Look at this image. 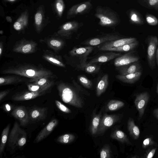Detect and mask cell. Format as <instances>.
Segmentation results:
<instances>
[{
    "instance_id": "obj_1",
    "label": "cell",
    "mask_w": 158,
    "mask_h": 158,
    "mask_svg": "<svg viewBox=\"0 0 158 158\" xmlns=\"http://www.w3.org/2000/svg\"><path fill=\"white\" fill-rule=\"evenodd\" d=\"M95 16L99 19V24L104 27H111L118 24V15L109 8L98 6L96 10Z\"/></svg>"
},
{
    "instance_id": "obj_2",
    "label": "cell",
    "mask_w": 158,
    "mask_h": 158,
    "mask_svg": "<svg viewBox=\"0 0 158 158\" xmlns=\"http://www.w3.org/2000/svg\"><path fill=\"white\" fill-rule=\"evenodd\" d=\"M27 135L25 131L22 129L18 123L15 122L10 132L8 143L12 148L22 147L26 143Z\"/></svg>"
},
{
    "instance_id": "obj_3",
    "label": "cell",
    "mask_w": 158,
    "mask_h": 158,
    "mask_svg": "<svg viewBox=\"0 0 158 158\" xmlns=\"http://www.w3.org/2000/svg\"><path fill=\"white\" fill-rule=\"evenodd\" d=\"M59 89L60 96L64 102L78 108L82 107V100L73 89L63 85L60 87Z\"/></svg>"
},
{
    "instance_id": "obj_4",
    "label": "cell",
    "mask_w": 158,
    "mask_h": 158,
    "mask_svg": "<svg viewBox=\"0 0 158 158\" xmlns=\"http://www.w3.org/2000/svg\"><path fill=\"white\" fill-rule=\"evenodd\" d=\"M147 59L150 68L153 69L155 66V55L158 44V39L156 36H151L148 40Z\"/></svg>"
},
{
    "instance_id": "obj_5",
    "label": "cell",
    "mask_w": 158,
    "mask_h": 158,
    "mask_svg": "<svg viewBox=\"0 0 158 158\" xmlns=\"http://www.w3.org/2000/svg\"><path fill=\"white\" fill-rule=\"evenodd\" d=\"M149 99V94L147 92H142L136 95L134 103L139 112L138 119H140L143 115Z\"/></svg>"
},
{
    "instance_id": "obj_6",
    "label": "cell",
    "mask_w": 158,
    "mask_h": 158,
    "mask_svg": "<svg viewBox=\"0 0 158 158\" xmlns=\"http://www.w3.org/2000/svg\"><path fill=\"white\" fill-rule=\"evenodd\" d=\"M119 119L118 116L115 115L104 114L98 126L97 134L103 133L108 128L110 127Z\"/></svg>"
},
{
    "instance_id": "obj_7",
    "label": "cell",
    "mask_w": 158,
    "mask_h": 158,
    "mask_svg": "<svg viewBox=\"0 0 158 158\" xmlns=\"http://www.w3.org/2000/svg\"><path fill=\"white\" fill-rule=\"evenodd\" d=\"M11 114L19 121L22 126H25L29 122V118L28 113L24 106L16 107L12 110Z\"/></svg>"
},
{
    "instance_id": "obj_8",
    "label": "cell",
    "mask_w": 158,
    "mask_h": 158,
    "mask_svg": "<svg viewBox=\"0 0 158 158\" xmlns=\"http://www.w3.org/2000/svg\"><path fill=\"white\" fill-rule=\"evenodd\" d=\"M92 6L89 1H86L74 5L72 7L68 12V18L75 17L79 14H83L90 10Z\"/></svg>"
},
{
    "instance_id": "obj_9",
    "label": "cell",
    "mask_w": 158,
    "mask_h": 158,
    "mask_svg": "<svg viewBox=\"0 0 158 158\" xmlns=\"http://www.w3.org/2000/svg\"><path fill=\"white\" fill-rule=\"evenodd\" d=\"M136 40V39L135 38L119 39L104 43L99 47L98 49L101 51L102 49L105 48L121 46L132 43Z\"/></svg>"
},
{
    "instance_id": "obj_10",
    "label": "cell",
    "mask_w": 158,
    "mask_h": 158,
    "mask_svg": "<svg viewBox=\"0 0 158 158\" xmlns=\"http://www.w3.org/2000/svg\"><path fill=\"white\" fill-rule=\"evenodd\" d=\"M58 123V121L56 119L52 120L39 133L36 137L34 142L38 143L46 137L52 131Z\"/></svg>"
},
{
    "instance_id": "obj_11",
    "label": "cell",
    "mask_w": 158,
    "mask_h": 158,
    "mask_svg": "<svg viewBox=\"0 0 158 158\" xmlns=\"http://www.w3.org/2000/svg\"><path fill=\"white\" fill-rule=\"evenodd\" d=\"M48 109L45 107H35L30 110L28 113L29 118L33 121L42 120L47 116Z\"/></svg>"
},
{
    "instance_id": "obj_12",
    "label": "cell",
    "mask_w": 158,
    "mask_h": 158,
    "mask_svg": "<svg viewBox=\"0 0 158 158\" xmlns=\"http://www.w3.org/2000/svg\"><path fill=\"white\" fill-rule=\"evenodd\" d=\"M139 60L138 57L128 53L115 58L114 64L117 67L137 62Z\"/></svg>"
},
{
    "instance_id": "obj_13",
    "label": "cell",
    "mask_w": 158,
    "mask_h": 158,
    "mask_svg": "<svg viewBox=\"0 0 158 158\" xmlns=\"http://www.w3.org/2000/svg\"><path fill=\"white\" fill-rule=\"evenodd\" d=\"M48 86H46L42 89L38 91H31L17 95L13 97V99L15 101H23L34 99L44 94L48 89Z\"/></svg>"
},
{
    "instance_id": "obj_14",
    "label": "cell",
    "mask_w": 158,
    "mask_h": 158,
    "mask_svg": "<svg viewBox=\"0 0 158 158\" xmlns=\"http://www.w3.org/2000/svg\"><path fill=\"white\" fill-rule=\"evenodd\" d=\"M120 37L117 35L107 34L104 36L95 38L86 41L84 44L89 46H96L105 42L117 40Z\"/></svg>"
},
{
    "instance_id": "obj_15",
    "label": "cell",
    "mask_w": 158,
    "mask_h": 158,
    "mask_svg": "<svg viewBox=\"0 0 158 158\" xmlns=\"http://www.w3.org/2000/svg\"><path fill=\"white\" fill-rule=\"evenodd\" d=\"M116 69L120 74L124 75L139 71L140 66L139 64L136 62L117 67Z\"/></svg>"
},
{
    "instance_id": "obj_16",
    "label": "cell",
    "mask_w": 158,
    "mask_h": 158,
    "mask_svg": "<svg viewBox=\"0 0 158 158\" xmlns=\"http://www.w3.org/2000/svg\"><path fill=\"white\" fill-rule=\"evenodd\" d=\"M121 54L110 52L98 56L91 60L89 63L93 64L97 63H104L110 61L120 56Z\"/></svg>"
},
{
    "instance_id": "obj_17",
    "label": "cell",
    "mask_w": 158,
    "mask_h": 158,
    "mask_svg": "<svg viewBox=\"0 0 158 158\" xmlns=\"http://www.w3.org/2000/svg\"><path fill=\"white\" fill-rule=\"evenodd\" d=\"M142 73L139 71L134 73L116 75V78L119 81L127 83L133 84L137 81L141 76Z\"/></svg>"
},
{
    "instance_id": "obj_18",
    "label": "cell",
    "mask_w": 158,
    "mask_h": 158,
    "mask_svg": "<svg viewBox=\"0 0 158 158\" xmlns=\"http://www.w3.org/2000/svg\"><path fill=\"white\" fill-rule=\"evenodd\" d=\"M93 49L91 46L75 48L71 51L70 54L73 56L85 57L92 52Z\"/></svg>"
},
{
    "instance_id": "obj_19",
    "label": "cell",
    "mask_w": 158,
    "mask_h": 158,
    "mask_svg": "<svg viewBox=\"0 0 158 158\" xmlns=\"http://www.w3.org/2000/svg\"><path fill=\"white\" fill-rule=\"evenodd\" d=\"M138 44L139 42L136 40L131 44L117 47L105 48L102 49L101 51L111 52H127L133 49L136 47Z\"/></svg>"
},
{
    "instance_id": "obj_20",
    "label": "cell",
    "mask_w": 158,
    "mask_h": 158,
    "mask_svg": "<svg viewBox=\"0 0 158 158\" xmlns=\"http://www.w3.org/2000/svg\"><path fill=\"white\" fill-rule=\"evenodd\" d=\"M127 128L130 135L133 139H136L139 138L140 134V130L132 118H129L128 120Z\"/></svg>"
},
{
    "instance_id": "obj_21",
    "label": "cell",
    "mask_w": 158,
    "mask_h": 158,
    "mask_svg": "<svg viewBox=\"0 0 158 158\" xmlns=\"http://www.w3.org/2000/svg\"><path fill=\"white\" fill-rule=\"evenodd\" d=\"M108 84V75H104L98 82L96 87V94L100 96L106 90Z\"/></svg>"
},
{
    "instance_id": "obj_22",
    "label": "cell",
    "mask_w": 158,
    "mask_h": 158,
    "mask_svg": "<svg viewBox=\"0 0 158 158\" xmlns=\"http://www.w3.org/2000/svg\"><path fill=\"white\" fill-rule=\"evenodd\" d=\"M110 136L112 139H116L121 143L131 144L126 135L121 130H117L114 131L111 134Z\"/></svg>"
},
{
    "instance_id": "obj_23",
    "label": "cell",
    "mask_w": 158,
    "mask_h": 158,
    "mask_svg": "<svg viewBox=\"0 0 158 158\" xmlns=\"http://www.w3.org/2000/svg\"><path fill=\"white\" fill-rule=\"evenodd\" d=\"M81 25L80 23L77 21L69 22L63 26L62 30L66 34L70 35L72 32L77 31Z\"/></svg>"
},
{
    "instance_id": "obj_24",
    "label": "cell",
    "mask_w": 158,
    "mask_h": 158,
    "mask_svg": "<svg viewBox=\"0 0 158 158\" xmlns=\"http://www.w3.org/2000/svg\"><path fill=\"white\" fill-rule=\"evenodd\" d=\"M10 125H8L3 130L1 135V139L0 144V155L2 153L6 143L9 134Z\"/></svg>"
},
{
    "instance_id": "obj_25",
    "label": "cell",
    "mask_w": 158,
    "mask_h": 158,
    "mask_svg": "<svg viewBox=\"0 0 158 158\" xmlns=\"http://www.w3.org/2000/svg\"><path fill=\"white\" fill-rule=\"evenodd\" d=\"M124 104V103L122 101L112 100L108 102L106 109L109 111L116 110L123 106Z\"/></svg>"
},
{
    "instance_id": "obj_26",
    "label": "cell",
    "mask_w": 158,
    "mask_h": 158,
    "mask_svg": "<svg viewBox=\"0 0 158 158\" xmlns=\"http://www.w3.org/2000/svg\"><path fill=\"white\" fill-rule=\"evenodd\" d=\"M101 114L95 115L93 118L90 128V131L92 135L97 134L100 122Z\"/></svg>"
},
{
    "instance_id": "obj_27",
    "label": "cell",
    "mask_w": 158,
    "mask_h": 158,
    "mask_svg": "<svg viewBox=\"0 0 158 158\" xmlns=\"http://www.w3.org/2000/svg\"><path fill=\"white\" fill-rule=\"evenodd\" d=\"M75 138V136L71 134H66L59 136L57 141L63 144L69 143L72 142Z\"/></svg>"
},
{
    "instance_id": "obj_28",
    "label": "cell",
    "mask_w": 158,
    "mask_h": 158,
    "mask_svg": "<svg viewBox=\"0 0 158 158\" xmlns=\"http://www.w3.org/2000/svg\"><path fill=\"white\" fill-rule=\"evenodd\" d=\"M100 69L99 67L93 64L88 63L84 67L85 71L87 73H93L97 72Z\"/></svg>"
},
{
    "instance_id": "obj_29",
    "label": "cell",
    "mask_w": 158,
    "mask_h": 158,
    "mask_svg": "<svg viewBox=\"0 0 158 158\" xmlns=\"http://www.w3.org/2000/svg\"><path fill=\"white\" fill-rule=\"evenodd\" d=\"M78 79L81 83L85 88L90 89L92 87V81L86 77L83 76H79Z\"/></svg>"
},
{
    "instance_id": "obj_30",
    "label": "cell",
    "mask_w": 158,
    "mask_h": 158,
    "mask_svg": "<svg viewBox=\"0 0 158 158\" xmlns=\"http://www.w3.org/2000/svg\"><path fill=\"white\" fill-rule=\"evenodd\" d=\"M130 17L131 20L133 23L140 24L143 23L140 17L136 12L133 11L131 12Z\"/></svg>"
},
{
    "instance_id": "obj_31",
    "label": "cell",
    "mask_w": 158,
    "mask_h": 158,
    "mask_svg": "<svg viewBox=\"0 0 158 158\" xmlns=\"http://www.w3.org/2000/svg\"><path fill=\"white\" fill-rule=\"evenodd\" d=\"M109 146L106 145L102 149L100 152L101 158H109L110 157V152Z\"/></svg>"
},
{
    "instance_id": "obj_32",
    "label": "cell",
    "mask_w": 158,
    "mask_h": 158,
    "mask_svg": "<svg viewBox=\"0 0 158 158\" xmlns=\"http://www.w3.org/2000/svg\"><path fill=\"white\" fill-rule=\"evenodd\" d=\"M55 102L57 108L62 111L66 113H70L71 112L70 110L60 101L56 100L55 101Z\"/></svg>"
},
{
    "instance_id": "obj_33",
    "label": "cell",
    "mask_w": 158,
    "mask_h": 158,
    "mask_svg": "<svg viewBox=\"0 0 158 158\" xmlns=\"http://www.w3.org/2000/svg\"><path fill=\"white\" fill-rule=\"evenodd\" d=\"M56 7L58 14L60 16H61L64 7L63 0H57L56 3Z\"/></svg>"
},
{
    "instance_id": "obj_34",
    "label": "cell",
    "mask_w": 158,
    "mask_h": 158,
    "mask_svg": "<svg viewBox=\"0 0 158 158\" xmlns=\"http://www.w3.org/2000/svg\"><path fill=\"white\" fill-rule=\"evenodd\" d=\"M156 144L155 143L151 137L145 139L143 141L142 146L143 148H146L149 146H152Z\"/></svg>"
},
{
    "instance_id": "obj_35",
    "label": "cell",
    "mask_w": 158,
    "mask_h": 158,
    "mask_svg": "<svg viewBox=\"0 0 158 158\" xmlns=\"http://www.w3.org/2000/svg\"><path fill=\"white\" fill-rule=\"evenodd\" d=\"M146 20L148 23L150 25H155L158 23V20L157 18L151 15H147Z\"/></svg>"
},
{
    "instance_id": "obj_36",
    "label": "cell",
    "mask_w": 158,
    "mask_h": 158,
    "mask_svg": "<svg viewBox=\"0 0 158 158\" xmlns=\"http://www.w3.org/2000/svg\"><path fill=\"white\" fill-rule=\"evenodd\" d=\"M35 21L36 24L40 25L42 23V14L40 12H37L35 15Z\"/></svg>"
},
{
    "instance_id": "obj_37",
    "label": "cell",
    "mask_w": 158,
    "mask_h": 158,
    "mask_svg": "<svg viewBox=\"0 0 158 158\" xmlns=\"http://www.w3.org/2000/svg\"><path fill=\"white\" fill-rule=\"evenodd\" d=\"M156 150V148H155L148 150L146 154L144 157L147 158H152L155 153Z\"/></svg>"
},
{
    "instance_id": "obj_38",
    "label": "cell",
    "mask_w": 158,
    "mask_h": 158,
    "mask_svg": "<svg viewBox=\"0 0 158 158\" xmlns=\"http://www.w3.org/2000/svg\"><path fill=\"white\" fill-rule=\"evenodd\" d=\"M45 87V86H41L38 85H33L29 87V89L32 92L40 90Z\"/></svg>"
},
{
    "instance_id": "obj_39",
    "label": "cell",
    "mask_w": 158,
    "mask_h": 158,
    "mask_svg": "<svg viewBox=\"0 0 158 158\" xmlns=\"http://www.w3.org/2000/svg\"><path fill=\"white\" fill-rule=\"evenodd\" d=\"M47 59L50 61L62 66H64V64L60 61L53 57H47Z\"/></svg>"
},
{
    "instance_id": "obj_40",
    "label": "cell",
    "mask_w": 158,
    "mask_h": 158,
    "mask_svg": "<svg viewBox=\"0 0 158 158\" xmlns=\"http://www.w3.org/2000/svg\"><path fill=\"white\" fill-rule=\"evenodd\" d=\"M31 49V46L30 44H27L23 47L22 50L23 52L27 53L29 52Z\"/></svg>"
},
{
    "instance_id": "obj_41",
    "label": "cell",
    "mask_w": 158,
    "mask_h": 158,
    "mask_svg": "<svg viewBox=\"0 0 158 158\" xmlns=\"http://www.w3.org/2000/svg\"><path fill=\"white\" fill-rule=\"evenodd\" d=\"M50 44L52 46L59 47L61 46V42L57 40H52L50 42Z\"/></svg>"
},
{
    "instance_id": "obj_42",
    "label": "cell",
    "mask_w": 158,
    "mask_h": 158,
    "mask_svg": "<svg viewBox=\"0 0 158 158\" xmlns=\"http://www.w3.org/2000/svg\"><path fill=\"white\" fill-rule=\"evenodd\" d=\"M26 74L30 77H33L36 75L35 72L32 69H28L26 72Z\"/></svg>"
},
{
    "instance_id": "obj_43",
    "label": "cell",
    "mask_w": 158,
    "mask_h": 158,
    "mask_svg": "<svg viewBox=\"0 0 158 158\" xmlns=\"http://www.w3.org/2000/svg\"><path fill=\"white\" fill-rule=\"evenodd\" d=\"M14 27L16 30L19 31L22 28V26L18 21H17L14 23Z\"/></svg>"
},
{
    "instance_id": "obj_44",
    "label": "cell",
    "mask_w": 158,
    "mask_h": 158,
    "mask_svg": "<svg viewBox=\"0 0 158 158\" xmlns=\"http://www.w3.org/2000/svg\"><path fill=\"white\" fill-rule=\"evenodd\" d=\"M47 80L45 78H42L40 79L37 82V84L40 86H43L46 83Z\"/></svg>"
},
{
    "instance_id": "obj_45",
    "label": "cell",
    "mask_w": 158,
    "mask_h": 158,
    "mask_svg": "<svg viewBox=\"0 0 158 158\" xmlns=\"http://www.w3.org/2000/svg\"><path fill=\"white\" fill-rule=\"evenodd\" d=\"M8 91H4L1 92L0 93V101L1 102L2 99L8 93Z\"/></svg>"
},
{
    "instance_id": "obj_46",
    "label": "cell",
    "mask_w": 158,
    "mask_h": 158,
    "mask_svg": "<svg viewBox=\"0 0 158 158\" xmlns=\"http://www.w3.org/2000/svg\"><path fill=\"white\" fill-rule=\"evenodd\" d=\"M158 2V0H149V3L151 6H153Z\"/></svg>"
},
{
    "instance_id": "obj_47",
    "label": "cell",
    "mask_w": 158,
    "mask_h": 158,
    "mask_svg": "<svg viewBox=\"0 0 158 158\" xmlns=\"http://www.w3.org/2000/svg\"><path fill=\"white\" fill-rule=\"evenodd\" d=\"M154 115L158 119V108L155 109L153 111Z\"/></svg>"
},
{
    "instance_id": "obj_48",
    "label": "cell",
    "mask_w": 158,
    "mask_h": 158,
    "mask_svg": "<svg viewBox=\"0 0 158 158\" xmlns=\"http://www.w3.org/2000/svg\"><path fill=\"white\" fill-rule=\"evenodd\" d=\"M5 82V79L2 77L0 78V84L1 85Z\"/></svg>"
},
{
    "instance_id": "obj_49",
    "label": "cell",
    "mask_w": 158,
    "mask_h": 158,
    "mask_svg": "<svg viewBox=\"0 0 158 158\" xmlns=\"http://www.w3.org/2000/svg\"><path fill=\"white\" fill-rule=\"evenodd\" d=\"M156 59L157 60V62L158 65V47L157 49L156 52Z\"/></svg>"
},
{
    "instance_id": "obj_50",
    "label": "cell",
    "mask_w": 158,
    "mask_h": 158,
    "mask_svg": "<svg viewBox=\"0 0 158 158\" xmlns=\"http://www.w3.org/2000/svg\"><path fill=\"white\" fill-rule=\"evenodd\" d=\"M6 19L8 21H9V22H11L12 21L10 17H7Z\"/></svg>"
},
{
    "instance_id": "obj_51",
    "label": "cell",
    "mask_w": 158,
    "mask_h": 158,
    "mask_svg": "<svg viewBox=\"0 0 158 158\" xmlns=\"http://www.w3.org/2000/svg\"><path fill=\"white\" fill-rule=\"evenodd\" d=\"M156 91H157V94H158V83L157 84V88H156Z\"/></svg>"
},
{
    "instance_id": "obj_52",
    "label": "cell",
    "mask_w": 158,
    "mask_h": 158,
    "mask_svg": "<svg viewBox=\"0 0 158 158\" xmlns=\"http://www.w3.org/2000/svg\"><path fill=\"white\" fill-rule=\"evenodd\" d=\"M1 53H2V49H1V48H0V55H1Z\"/></svg>"
},
{
    "instance_id": "obj_53",
    "label": "cell",
    "mask_w": 158,
    "mask_h": 158,
    "mask_svg": "<svg viewBox=\"0 0 158 158\" xmlns=\"http://www.w3.org/2000/svg\"><path fill=\"white\" fill-rule=\"evenodd\" d=\"M9 1H10V2H13L15 1V0H8Z\"/></svg>"
}]
</instances>
